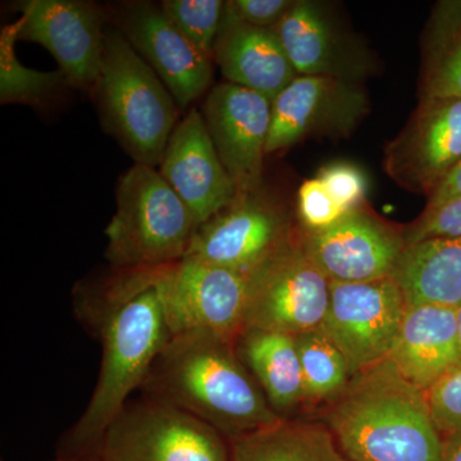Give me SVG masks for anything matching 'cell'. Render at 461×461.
<instances>
[{
	"mask_svg": "<svg viewBox=\"0 0 461 461\" xmlns=\"http://www.w3.org/2000/svg\"><path fill=\"white\" fill-rule=\"evenodd\" d=\"M323 421L350 461H442L444 436L424 391L388 360L355 375Z\"/></svg>",
	"mask_w": 461,
	"mask_h": 461,
	"instance_id": "3957f363",
	"label": "cell"
},
{
	"mask_svg": "<svg viewBox=\"0 0 461 461\" xmlns=\"http://www.w3.org/2000/svg\"><path fill=\"white\" fill-rule=\"evenodd\" d=\"M457 315V326H459V338H460V348H461V305L456 309Z\"/></svg>",
	"mask_w": 461,
	"mask_h": 461,
	"instance_id": "e575fe53",
	"label": "cell"
},
{
	"mask_svg": "<svg viewBox=\"0 0 461 461\" xmlns=\"http://www.w3.org/2000/svg\"><path fill=\"white\" fill-rule=\"evenodd\" d=\"M16 8L21 12L18 41L50 50L71 86L95 89L104 50L103 12L81 0H25Z\"/></svg>",
	"mask_w": 461,
	"mask_h": 461,
	"instance_id": "4fadbf2b",
	"label": "cell"
},
{
	"mask_svg": "<svg viewBox=\"0 0 461 461\" xmlns=\"http://www.w3.org/2000/svg\"><path fill=\"white\" fill-rule=\"evenodd\" d=\"M95 90L109 131L138 165L159 167L176 129L177 103L120 29L105 30Z\"/></svg>",
	"mask_w": 461,
	"mask_h": 461,
	"instance_id": "277c9868",
	"label": "cell"
},
{
	"mask_svg": "<svg viewBox=\"0 0 461 461\" xmlns=\"http://www.w3.org/2000/svg\"><path fill=\"white\" fill-rule=\"evenodd\" d=\"M236 351L276 414L288 418L304 408V378L295 336L245 330L236 341Z\"/></svg>",
	"mask_w": 461,
	"mask_h": 461,
	"instance_id": "44dd1931",
	"label": "cell"
},
{
	"mask_svg": "<svg viewBox=\"0 0 461 461\" xmlns=\"http://www.w3.org/2000/svg\"><path fill=\"white\" fill-rule=\"evenodd\" d=\"M295 339L304 378V408L327 406L354 377L348 360L321 329L297 335Z\"/></svg>",
	"mask_w": 461,
	"mask_h": 461,
	"instance_id": "d4e9b609",
	"label": "cell"
},
{
	"mask_svg": "<svg viewBox=\"0 0 461 461\" xmlns=\"http://www.w3.org/2000/svg\"><path fill=\"white\" fill-rule=\"evenodd\" d=\"M296 229L260 191L238 195L198 226L184 259L249 273L286 245Z\"/></svg>",
	"mask_w": 461,
	"mask_h": 461,
	"instance_id": "30bf717a",
	"label": "cell"
},
{
	"mask_svg": "<svg viewBox=\"0 0 461 461\" xmlns=\"http://www.w3.org/2000/svg\"><path fill=\"white\" fill-rule=\"evenodd\" d=\"M461 236V195L437 208L424 211L420 217L403 230L406 247L423 240L459 238Z\"/></svg>",
	"mask_w": 461,
	"mask_h": 461,
	"instance_id": "f546056e",
	"label": "cell"
},
{
	"mask_svg": "<svg viewBox=\"0 0 461 461\" xmlns=\"http://www.w3.org/2000/svg\"><path fill=\"white\" fill-rule=\"evenodd\" d=\"M196 227L159 169L135 163L118 182L117 209L105 230V258L118 271L180 262Z\"/></svg>",
	"mask_w": 461,
	"mask_h": 461,
	"instance_id": "5b68a950",
	"label": "cell"
},
{
	"mask_svg": "<svg viewBox=\"0 0 461 461\" xmlns=\"http://www.w3.org/2000/svg\"><path fill=\"white\" fill-rule=\"evenodd\" d=\"M391 277L406 304L461 305V236L408 245Z\"/></svg>",
	"mask_w": 461,
	"mask_h": 461,
	"instance_id": "7402d4cb",
	"label": "cell"
},
{
	"mask_svg": "<svg viewBox=\"0 0 461 461\" xmlns=\"http://www.w3.org/2000/svg\"><path fill=\"white\" fill-rule=\"evenodd\" d=\"M57 461H69V460L60 459V460H57Z\"/></svg>",
	"mask_w": 461,
	"mask_h": 461,
	"instance_id": "d590c367",
	"label": "cell"
},
{
	"mask_svg": "<svg viewBox=\"0 0 461 461\" xmlns=\"http://www.w3.org/2000/svg\"><path fill=\"white\" fill-rule=\"evenodd\" d=\"M204 120L238 195L259 193L271 129L272 102L239 85H217L206 96Z\"/></svg>",
	"mask_w": 461,
	"mask_h": 461,
	"instance_id": "9a60e30c",
	"label": "cell"
},
{
	"mask_svg": "<svg viewBox=\"0 0 461 461\" xmlns=\"http://www.w3.org/2000/svg\"><path fill=\"white\" fill-rule=\"evenodd\" d=\"M433 418L442 436L461 430V364L427 391Z\"/></svg>",
	"mask_w": 461,
	"mask_h": 461,
	"instance_id": "4dcf8cb0",
	"label": "cell"
},
{
	"mask_svg": "<svg viewBox=\"0 0 461 461\" xmlns=\"http://www.w3.org/2000/svg\"><path fill=\"white\" fill-rule=\"evenodd\" d=\"M386 360L409 384L427 393L461 364L456 309L408 305Z\"/></svg>",
	"mask_w": 461,
	"mask_h": 461,
	"instance_id": "d6986e66",
	"label": "cell"
},
{
	"mask_svg": "<svg viewBox=\"0 0 461 461\" xmlns=\"http://www.w3.org/2000/svg\"><path fill=\"white\" fill-rule=\"evenodd\" d=\"M460 195L461 162L456 166V168H455L454 171L445 178V181L437 187L435 193L429 196V203H427L426 209H424V211L437 208V206L442 205L444 203H447L448 200L457 198V196Z\"/></svg>",
	"mask_w": 461,
	"mask_h": 461,
	"instance_id": "d6a6232c",
	"label": "cell"
},
{
	"mask_svg": "<svg viewBox=\"0 0 461 461\" xmlns=\"http://www.w3.org/2000/svg\"><path fill=\"white\" fill-rule=\"evenodd\" d=\"M229 444L230 461H350L321 420L281 418Z\"/></svg>",
	"mask_w": 461,
	"mask_h": 461,
	"instance_id": "603a6c76",
	"label": "cell"
},
{
	"mask_svg": "<svg viewBox=\"0 0 461 461\" xmlns=\"http://www.w3.org/2000/svg\"><path fill=\"white\" fill-rule=\"evenodd\" d=\"M120 30L159 76L178 107H189L209 89L213 77L211 58L178 32L162 8L144 3L130 5Z\"/></svg>",
	"mask_w": 461,
	"mask_h": 461,
	"instance_id": "e0dca14e",
	"label": "cell"
},
{
	"mask_svg": "<svg viewBox=\"0 0 461 461\" xmlns=\"http://www.w3.org/2000/svg\"><path fill=\"white\" fill-rule=\"evenodd\" d=\"M248 276L245 330L297 336L321 329L330 304V280L306 254L299 227L286 245Z\"/></svg>",
	"mask_w": 461,
	"mask_h": 461,
	"instance_id": "52a82bcc",
	"label": "cell"
},
{
	"mask_svg": "<svg viewBox=\"0 0 461 461\" xmlns=\"http://www.w3.org/2000/svg\"><path fill=\"white\" fill-rule=\"evenodd\" d=\"M461 162V99H420L384 148V169L402 189L432 195Z\"/></svg>",
	"mask_w": 461,
	"mask_h": 461,
	"instance_id": "8fae6325",
	"label": "cell"
},
{
	"mask_svg": "<svg viewBox=\"0 0 461 461\" xmlns=\"http://www.w3.org/2000/svg\"><path fill=\"white\" fill-rule=\"evenodd\" d=\"M20 21L3 27L0 35V99L5 103L39 104L59 87L68 85L60 71L39 72L18 62L14 44L18 41Z\"/></svg>",
	"mask_w": 461,
	"mask_h": 461,
	"instance_id": "484cf974",
	"label": "cell"
},
{
	"mask_svg": "<svg viewBox=\"0 0 461 461\" xmlns=\"http://www.w3.org/2000/svg\"><path fill=\"white\" fill-rule=\"evenodd\" d=\"M273 32L299 76H327L357 83L371 69L366 50L345 38L318 3L294 2Z\"/></svg>",
	"mask_w": 461,
	"mask_h": 461,
	"instance_id": "ac0fdd59",
	"label": "cell"
},
{
	"mask_svg": "<svg viewBox=\"0 0 461 461\" xmlns=\"http://www.w3.org/2000/svg\"><path fill=\"white\" fill-rule=\"evenodd\" d=\"M169 335L206 330L236 344L245 330L248 273L189 259L157 267Z\"/></svg>",
	"mask_w": 461,
	"mask_h": 461,
	"instance_id": "ba28073f",
	"label": "cell"
},
{
	"mask_svg": "<svg viewBox=\"0 0 461 461\" xmlns=\"http://www.w3.org/2000/svg\"><path fill=\"white\" fill-rule=\"evenodd\" d=\"M421 99H461V0L436 5L423 44Z\"/></svg>",
	"mask_w": 461,
	"mask_h": 461,
	"instance_id": "cb8c5ba5",
	"label": "cell"
},
{
	"mask_svg": "<svg viewBox=\"0 0 461 461\" xmlns=\"http://www.w3.org/2000/svg\"><path fill=\"white\" fill-rule=\"evenodd\" d=\"M293 5L291 0H232L226 9L248 25L273 29Z\"/></svg>",
	"mask_w": 461,
	"mask_h": 461,
	"instance_id": "1f68e13d",
	"label": "cell"
},
{
	"mask_svg": "<svg viewBox=\"0 0 461 461\" xmlns=\"http://www.w3.org/2000/svg\"><path fill=\"white\" fill-rule=\"evenodd\" d=\"M345 212L330 196L324 185L317 177L306 180L300 186L297 195V217L300 230L312 232L332 226Z\"/></svg>",
	"mask_w": 461,
	"mask_h": 461,
	"instance_id": "f1b7e54d",
	"label": "cell"
},
{
	"mask_svg": "<svg viewBox=\"0 0 461 461\" xmlns=\"http://www.w3.org/2000/svg\"><path fill=\"white\" fill-rule=\"evenodd\" d=\"M368 112L369 100L357 83L299 76L272 102L266 153L285 150L309 136L345 138Z\"/></svg>",
	"mask_w": 461,
	"mask_h": 461,
	"instance_id": "7c38bea8",
	"label": "cell"
},
{
	"mask_svg": "<svg viewBox=\"0 0 461 461\" xmlns=\"http://www.w3.org/2000/svg\"><path fill=\"white\" fill-rule=\"evenodd\" d=\"M98 314L102 366L90 402L69 435V461L89 456L171 338L157 267L121 271L100 297Z\"/></svg>",
	"mask_w": 461,
	"mask_h": 461,
	"instance_id": "6da1fadb",
	"label": "cell"
},
{
	"mask_svg": "<svg viewBox=\"0 0 461 461\" xmlns=\"http://www.w3.org/2000/svg\"><path fill=\"white\" fill-rule=\"evenodd\" d=\"M141 388L229 441L281 420L240 359L236 344L206 330L171 336Z\"/></svg>",
	"mask_w": 461,
	"mask_h": 461,
	"instance_id": "7a4b0ae2",
	"label": "cell"
},
{
	"mask_svg": "<svg viewBox=\"0 0 461 461\" xmlns=\"http://www.w3.org/2000/svg\"><path fill=\"white\" fill-rule=\"evenodd\" d=\"M160 8L196 50L213 60L214 45L222 27L226 2L165 0Z\"/></svg>",
	"mask_w": 461,
	"mask_h": 461,
	"instance_id": "4316f807",
	"label": "cell"
},
{
	"mask_svg": "<svg viewBox=\"0 0 461 461\" xmlns=\"http://www.w3.org/2000/svg\"><path fill=\"white\" fill-rule=\"evenodd\" d=\"M317 178L345 213L366 206L368 180L359 167L346 162L332 163L323 167Z\"/></svg>",
	"mask_w": 461,
	"mask_h": 461,
	"instance_id": "83f0119b",
	"label": "cell"
},
{
	"mask_svg": "<svg viewBox=\"0 0 461 461\" xmlns=\"http://www.w3.org/2000/svg\"><path fill=\"white\" fill-rule=\"evenodd\" d=\"M300 240L330 282L391 277L406 248L403 230L384 222L366 206L348 212L327 229L300 230Z\"/></svg>",
	"mask_w": 461,
	"mask_h": 461,
	"instance_id": "5bb4252c",
	"label": "cell"
},
{
	"mask_svg": "<svg viewBox=\"0 0 461 461\" xmlns=\"http://www.w3.org/2000/svg\"><path fill=\"white\" fill-rule=\"evenodd\" d=\"M406 308L393 277L330 282V304L321 330L344 354L355 375L387 359Z\"/></svg>",
	"mask_w": 461,
	"mask_h": 461,
	"instance_id": "9c48e42d",
	"label": "cell"
},
{
	"mask_svg": "<svg viewBox=\"0 0 461 461\" xmlns=\"http://www.w3.org/2000/svg\"><path fill=\"white\" fill-rule=\"evenodd\" d=\"M213 60L229 83L257 91L271 102L299 77L273 29L248 25L227 9Z\"/></svg>",
	"mask_w": 461,
	"mask_h": 461,
	"instance_id": "ffe728a7",
	"label": "cell"
},
{
	"mask_svg": "<svg viewBox=\"0 0 461 461\" xmlns=\"http://www.w3.org/2000/svg\"><path fill=\"white\" fill-rule=\"evenodd\" d=\"M84 461H230L213 427L160 400L127 403Z\"/></svg>",
	"mask_w": 461,
	"mask_h": 461,
	"instance_id": "8992f818",
	"label": "cell"
},
{
	"mask_svg": "<svg viewBox=\"0 0 461 461\" xmlns=\"http://www.w3.org/2000/svg\"><path fill=\"white\" fill-rule=\"evenodd\" d=\"M159 172L189 208L196 226L238 196V187L218 157L204 115L196 109H191L176 126Z\"/></svg>",
	"mask_w": 461,
	"mask_h": 461,
	"instance_id": "2e32d148",
	"label": "cell"
},
{
	"mask_svg": "<svg viewBox=\"0 0 461 461\" xmlns=\"http://www.w3.org/2000/svg\"><path fill=\"white\" fill-rule=\"evenodd\" d=\"M442 461H461V430L444 436V457Z\"/></svg>",
	"mask_w": 461,
	"mask_h": 461,
	"instance_id": "836d02e7",
	"label": "cell"
}]
</instances>
